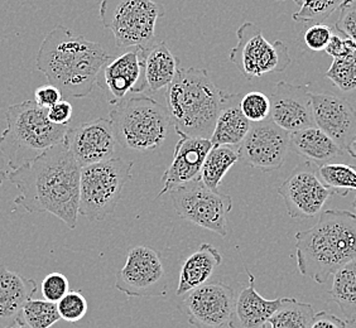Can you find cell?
<instances>
[{
	"instance_id": "obj_8",
	"label": "cell",
	"mask_w": 356,
	"mask_h": 328,
	"mask_svg": "<svg viewBox=\"0 0 356 328\" xmlns=\"http://www.w3.org/2000/svg\"><path fill=\"white\" fill-rule=\"evenodd\" d=\"M165 12L163 4L152 0H105L100 4V19L114 35L118 48L151 47Z\"/></svg>"
},
{
	"instance_id": "obj_29",
	"label": "cell",
	"mask_w": 356,
	"mask_h": 328,
	"mask_svg": "<svg viewBox=\"0 0 356 328\" xmlns=\"http://www.w3.org/2000/svg\"><path fill=\"white\" fill-rule=\"evenodd\" d=\"M318 176L322 183L334 195L348 196L349 192L356 191V167L350 164L327 163L318 167Z\"/></svg>"
},
{
	"instance_id": "obj_13",
	"label": "cell",
	"mask_w": 356,
	"mask_h": 328,
	"mask_svg": "<svg viewBox=\"0 0 356 328\" xmlns=\"http://www.w3.org/2000/svg\"><path fill=\"white\" fill-rule=\"evenodd\" d=\"M289 147L291 134L272 120H266L252 124L238 151L243 163L268 173L280 170L284 164Z\"/></svg>"
},
{
	"instance_id": "obj_40",
	"label": "cell",
	"mask_w": 356,
	"mask_h": 328,
	"mask_svg": "<svg viewBox=\"0 0 356 328\" xmlns=\"http://www.w3.org/2000/svg\"><path fill=\"white\" fill-rule=\"evenodd\" d=\"M72 114H74V108L65 99L47 110L49 122L56 125H69Z\"/></svg>"
},
{
	"instance_id": "obj_26",
	"label": "cell",
	"mask_w": 356,
	"mask_h": 328,
	"mask_svg": "<svg viewBox=\"0 0 356 328\" xmlns=\"http://www.w3.org/2000/svg\"><path fill=\"white\" fill-rule=\"evenodd\" d=\"M331 298L343 312L346 323L356 321V260L341 268L332 277Z\"/></svg>"
},
{
	"instance_id": "obj_39",
	"label": "cell",
	"mask_w": 356,
	"mask_h": 328,
	"mask_svg": "<svg viewBox=\"0 0 356 328\" xmlns=\"http://www.w3.org/2000/svg\"><path fill=\"white\" fill-rule=\"evenodd\" d=\"M63 100V95L61 91L52 86V85H43L41 88L35 89V101L38 106H41L43 109L48 110L52 108L54 105L60 103Z\"/></svg>"
},
{
	"instance_id": "obj_27",
	"label": "cell",
	"mask_w": 356,
	"mask_h": 328,
	"mask_svg": "<svg viewBox=\"0 0 356 328\" xmlns=\"http://www.w3.org/2000/svg\"><path fill=\"white\" fill-rule=\"evenodd\" d=\"M239 161L238 148L234 147H213L206 157L200 179L213 192H218L226 173Z\"/></svg>"
},
{
	"instance_id": "obj_41",
	"label": "cell",
	"mask_w": 356,
	"mask_h": 328,
	"mask_svg": "<svg viewBox=\"0 0 356 328\" xmlns=\"http://www.w3.org/2000/svg\"><path fill=\"white\" fill-rule=\"evenodd\" d=\"M309 328H348L346 327V321H343L341 318L336 317L335 315H331L329 312H318L316 313L311 327Z\"/></svg>"
},
{
	"instance_id": "obj_43",
	"label": "cell",
	"mask_w": 356,
	"mask_h": 328,
	"mask_svg": "<svg viewBox=\"0 0 356 328\" xmlns=\"http://www.w3.org/2000/svg\"><path fill=\"white\" fill-rule=\"evenodd\" d=\"M4 328H29L27 325L24 323V322L22 321L21 318H17L15 321L10 325V326H8V327Z\"/></svg>"
},
{
	"instance_id": "obj_30",
	"label": "cell",
	"mask_w": 356,
	"mask_h": 328,
	"mask_svg": "<svg viewBox=\"0 0 356 328\" xmlns=\"http://www.w3.org/2000/svg\"><path fill=\"white\" fill-rule=\"evenodd\" d=\"M22 321L29 328H49L61 320L57 304L44 300H31L22 309Z\"/></svg>"
},
{
	"instance_id": "obj_5",
	"label": "cell",
	"mask_w": 356,
	"mask_h": 328,
	"mask_svg": "<svg viewBox=\"0 0 356 328\" xmlns=\"http://www.w3.org/2000/svg\"><path fill=\"white\" fill-rule=\"evenodd\" d=\"M6 119L7 128L0 136V148L10 171L63 143L70 130L69 125L51 123L47 110L32 100L10 105Z\"/></svg>"
},
{
	"instance_id": "obj_42",
	"label": "cell",
	"mask_w": 356,
	"mask_h": 328,
	"mask_svg": "<svg viewBox=\"0 0 356 328\" xmlns=\"http://www.w3.org/2000/svg\"><path fill=\"white\" fill-rule=\"evenodd\" d=\"M7 161H6V157H4L3 151L0 148V185L3 183V181L7 178L8 173H9L7 171Z\"/></svg>"
},
{
	"instance_id": "obj_15",
	"label": "cell",
	"mask_w": 356,
	"mask_h": 328,
	"mask_svg": "<svg viewBox=\"0 0 356 328\" xmlns=\"http://www.w3.org/2000/svg\"><path fill=\"white\" fill-rule=\"evenodd\" d=\"M63 143L83 168L113 159L117 138L110 119L97 117L70 128Z\"/></svg>"
},
{
	"instance_id": "obj_17",
	"label": "cell",
	"mask_w": 356,
	"mask_h": 328,
	"mask_svg": "<svg viewBox=\"0 0 356 328\" xmlns=\"http://www.w3.org/2000/svg\"><path fill=\"white\" fill-rule=\"evenodd\" d=\"M315 124L343 151L356 139V111L343 97L311 92Z\"/></svg>"
},
{
	"instance_id": "obj_31",
	"label": "cell",
	"mask_w": 356,
	"mask_h": 328,
	"mask_svg": "<svg viewBox=\"0 0 356 328\" xmlns=\"http://www.w3.org/2000/svg\"><path fill=\"white\" fill-rule=\"evenodd\" d=\"M349 0H329V1H305L297 0L296 4L300 6V9L296 12L292 18L296 22L309 23L314 22L316 24H322L330 15L340 10L343 6H346Z\"/></svg>"
},
{
	"instance_id": "obj_20",
	"label": "cell",
	"mask_w": 356,
	"mask_h": 328,
	"mask_svg": "<svg viewBox=\"0 0 356 328\" xmlns=\"http://www.w3.org/2000/svg\"><path fill=\"white\" fill-rule=\"evenodd\" d=\"M249 284L240 290L234 307L230 328H267L272 315L281 307L282 298L266 300L255 289V277L248 269Z\"/></svg>"
},
{
	"instance_id": "obj_34",
	"label": "cell",
	"mask_w": 356,
	"mask_h": 328,
	"mask_svg": "<svg viewBox=\"0 0 356 328\" xmlns=\"http://www.w3.org/2000/svg\"><path fill=\"white\" fill-rule=\"evenodd\" d=\"M57 309L61 320L69 323H77L88 313V301L80 290H70L57 303Z\"/></svg>"
},
{
	"instance_id": "obj_33",
	"label": "cell",
	"mask_w": 356,
	"mask_h": 328,
	"mask_svg": "<svg viewBox=\"0 0 356 328\" xmlns=\"http://www.w3.org/2000/svg\"><path fill=\"white\" fill-rule=\"evenodd\" d=\"M240 109L250 123H261L270 115V100L263 92L252 91L241 97Z\"/></svg>"
},
{
	"instance_id": "obj_16",
	"label": "cell",
	"mask_w": 356,
	"mask_h": 328,
	"mask_svg": "<svg viewBox=\"0 0 356 328\" xmlns=\"http://www.w3.org/2000/svg\"><path fill=\"white\" fill-rule=\"evenodd\" d=\"M309 86L280 81L269 97L270 120L289 134L316 125Z\"/></svg>"
},
{
	"instance_id": "obj_19",
	"label": "cell",
	"mask_w": 356,
	"mask_h": 328,
	"mask_svg": "<svg viewBox=\"0 0 356 328\" xmlns=\"http://www.w3.org/2000/svg\"><path fill=\"white\" fill-rule=\"evenodd\" d=\"M142 61V81L134 92L156 94L167 89L177 75L178 62L165 42L152 44L151 47L139 48Z\"/></svg>"
},
{
	"instance_id": "obj_36",
	"label": "cell",
	"mask_w": 356,
	"mask_h": 328,
	"mask_svg": "<svg viewBox=\"0 0 356 328\" xmlns=\"http://www.w3.org/2000/svg\"><path fill=\"white\" fill-rule=\"evenodd\" d=\"M332 29L326 24H314L303 35L306 46L315 52L325 51L332 38Z\"/></svg>"
},
{
	"instance_id": "obj_10",
	"label": "cell",
	"mask_w": 356,
	"mask_h": 328,
	"mask_svg": "<svg viewBox=\"0 0 356 328\" xmlns=\"http://www.w3.org/2000/svg\"><path fill=\"white\" fill-rule=\"evenodd\" d=\"M172 204L181 219L226 238L227 215L233 210V199L209 190L201 179L192 181L170 193Z\"/></svg>"
},
{
	"instance_id": "obj_32",
	"label": "cell",
	"mask_w": 356,
	"mask_h": 328,
	"mask_svg": "<svg viewBox=\"0 0 356 328\" xmlns=\"http://www.w3.org/2000/svg\"><path fill=\"white\" fill-rule=\"evenodd\" d=\"M325 76L343 92H356V55L334 60Z\"/></svg>"
},
{
	"instance_id": "obj_23",
	"label": "cell",
	"mask_w": 356,
	"mask_h": 328,
	"mask_svg": "<svg viewBox=\"0 0 356 328\" xmlns=\"http://www.w3.org/2000/svg\"><path fill=\"white\" fill-rule=\"evenodd\" d=\"M221 263L222 256L216 247L207 243L201 244L199 250L191 254L182 264L176 294L185 295L206 284Z\"/></svg>"
},
{
	"instance_id": "obj_1",
	"label": "cell",
	"mask_w": 356,
	"mask_h": 328,
	"mask_svg": "<svg viewBox=\"0 0 356 328\" xmlns=\"http://www.w3.org/2000/svg\"><path fill=\"white\" fill-rule=\"evenodd\" d=\"M81 167L65 143L9 171L7 179L18 190L14 204L31 213L47 212L69 229L77 226Z\"/></svg>"
},
{
	"instance_id": "obj_3",
	"label": "cell",
	"mask_w": 356,
	"mask_h": 328,
	"mask_svg": "<svg viewBox=\"0 0 356 328\" xmlns=\"http://www.w3.org/2000/svg\"><path fill=\"white\" fill-rule=\"evenodd\" d=\"M297 267L303 277L325 284L336 272L356 260V216L327 210L309 230L296 233Z\"/></svg>"
},
{
	"instance_id": "obj_45",
	"label": "cell",
	"mask_w": 356,
	"mask_h": 328,
	"mask_svg": "<svg viewBox=\"0 0 356 328\" xmlns=\"http://www.w3.org/2000/svg\"><path fill=\"white\" fill-rule=\"evenodd\" d=\"M353 210H354L353 213H354V215L356 216V197L355 199H354V202H353Z\"/></svg>"
},
{
	"instance_id": "obj_12",
	"label": "cell",
	"mask_w": 356,
	"mask_h": 328,
	"mask_svg": "<svg viewBox=\"0 0 356 328\" xmlns=\"http://www.w3.org/2000/svg\"><path fill=\"white\" fill-rule=\"evenodd\" d=\"M278 195L292 219H309L321 212L334 192L322 183L318 167L307 161L298 164L278 187Z\"/></svg>"
},
{
	"instance_id": "obj_7",
	"label": "cell",
	"mask_w": 356,
	"mask_h": 328,
	"mask_svg": "<svg viewBox=\"0 0 356 328\" xmlns=\"http://www.w3.org/2000/svg\"><path fill=\"white\" fill-rule=\"evenodd\" d=\"M134 162L113 158L81 168L79 215L91 222L104 221L115 211L124 188L131 181Z\"/></svg>"
},
{
	"instance_id": "obj_37",
	"label": "cell",
	"mask_w": 356,
	"mask_h": 328,
	"mask_svg": "<svg viewBox=\"0 0 356 328\" xmlns=\"http://www.w3.org/2000/svg\"><path fill=\"white\" fill-rule=\"evenodd\" d=\"M335 28L337 32L345 35V38H349L356 43V8H353L351 1H348L346 6L340 9Z\"/></svg>"
},
{
	"instance_id": "obj_6",
	"label": "cell",
	"mask_w": 356,
	"mask_h": 328,
	"mask_svg": "<svg viewBox=\"0 0 356 328\" xmlns=\"http://www.w3.org/2000/svg\"><path fill=\"white\" fill-rule=\"evenodd\" d=\"M117 143L129 151H157L173 126L167 108L148 96L124 99L110 111Z\"/></svg>"
},
{
	"instance_id": "obj_21",
	"label": "cell",
	"mask_w": 356,
	"mask_h": 328,
	"mask_svg": "<svg viewBox=\"0 0 356 328\" xmlns=\"http://www.w3.org/2000/svg\"><path fill=\"white\" fill-rule=\"evenodd\" d=\"M240 101L241 96L225 91L213 136L210 138L213 147L239 148L240 144L244 142L252 123L241 113Z\"/></svg>"
},
{
	"instance_id": "obj_24",
	"label": "cell",
	"mask_w": 356,
	"mask_h": 328,
	"mask_svg": "<svg viewBox=\"0 0 356 328\" xmlns=\"http://www.w3.org/2000/svg\"><path fill=\"white\" fill-rule=\"evenodd\" d=\"M37 292L35 279H28L21 274L0 265V320L19 318L22 309L33 300Z\"/></svg>"
},
{
	"instance_id": "obj_25",
	"label": "cell",
	"mask_w": 356,
	"mask_h": 328,
	"mask_svg": "<svg viewBox=\"0 0 356 328\" xmlns=\"http://www.w3.org/2000/svg\"><path fill=\"white\" fill-rule=\"evenodd\" d=\"M291 147L297 154L318 167L345 154V151L317 126L291 134Z\"/></svg>"
},
{
	"instance_id": "obj_9",
	"label": "cell",
	"mask_w": 356,
	"mask_h": 328,
	"mask_svg": "<svg viewBox=\"0 0 356 328\" xmlns=\"http://www.w3.org/2000/svg\"><path fill=\"white\" fill-rule=\"evenodd\" d=\"M236 37L238 43L230 51L229 60L249 81L268 74L283 72L292 62L287 46L280 40L273 43L268 41L253 22L243 23L236 31Z\"/></svg>"
},
{
	"instance_id": "obj_18",
	"label": "cell",
	"mask_w": 356,
	"mask_h": 328,
	"mask_svg": "<svg viewBox=\"0 0 356 328\" xmlns=\"http://www.w3.org/2000/svg\"><path fill=\"white\" fill-rule=\"evenodd\" d=\"M177 136L179 139L173 151V159L162 176L163 188L158 193V197L200 179L206 157L213 149L210 139L187 137L182 133H177Z\"/></svg>"
},
{
	"instance_id": "obj_22",
	"label": "cell",
	"mask_w": 356,
	"mask_h": 328,
	"mask_svg": "<svg viewBox=\"0 0 356 328\" xmlns=\"http://www.w3.org/2000/svg\"><path fill=\"white\" fill-rule=\"evenodd\" d=\"M105 83L113 99L110 104L119 103L128 92H134L142 81V61L139 48H133L105 66Z\"/></svg>"
},
{
	"instance_id": "obj_4",
	"label": "cell",
	"mask_w": 356,
	"mask_h": 328,
	"mask_svg": "<svg viewBox=\"0 0 356 328\" xmlns=\"http://www.w3.org/2000/svg\"><path fill=\"white\" fill-rule=\"evenodd\" d=\"M225 91L213 83L204 69H178L165 89L167 111L176 133L210 139Z\"/></svg>"
},
{
	"instance_id": "obj_28",
	"label": "cell",
	"mask_w": 356,
	"mask_h": 328,
	"mask_svg": "<svg viewBox=\"0 0 356 328\" xmlns=\"http://www.w3.org/2000/svg\"><path fill=\"white\" fill-rule=\"evenodd\" d=\"M315 315L314 307L309 303L282 298L281 307L272 315L267 328H309Z\"/></svg>"
},
{
	"instance_id": "obj_14",
	"label": "cell",
	"mask_w": 356,
	"mask_h": 328,
	"mask_svg": "<svg viewBox=\"0 0 356 328\" xmlns=\"http://www.w3.org/2000/svg\"><path fill=\"white\" fill-rule=\"evenodd\" d=\"M233 288L221 281L206 283L184 300L188 323L195 328H222L232 320L235 307Z\"/></svg>"
},
{
	"instance_id": "obj_44",
	"label": "cell",
	"mask_w": 356,
	"mask_h": 328,
	"mask_svg": "<svg viewBox=\"0 0 356 328\" xmlns=\"http://www.w3.org/2000/svg\"><path fill=\"white\" fill-rule=\"evenodd\" d=\"M346 151L349 153L350 156L353 158H356V139L353 142V143L350 144L349 147H348V149Z\"/></svg>"
},
{
	"instance_id": "obj_2",
	"label": "cell",
	"mask_w": 356,
	"mask_h": 328,
	"mask_svg": "<svg viewBox=\"0 0 356 328\" xmlns=\"http://www.w3.org/2000/svg\"><path fill=\"white\" fill-rule=\"evenodd\" d=\"M113 56L97 42L76 35L63 26L54 28L38 49L35 66L63 97H86Z\"/></svg>"
},
{
	"instance_id": "obj_38",
	"label": "cell",
	"mask_w": 356,
	"mask_h": 328,
	"mask_svg": "<svg viewBox=\"0 0 356 328\" xmlns=\"http://www.w3.org/2000/svg\"><path fill=\"white\" fill-rule=\"evenodd\" d=\"M327 55L331 56L334 60L350 57L356 55V43L349 38H341L339 35H334L327 47L325 49Z\"/></svg>"
},
{
	"instance_id": "obj_11",
	"label": "cell",
	"mask_w": 356,
	"mask_h": 328,
	"mask_svg": "<svg viewBox=\"0 0 356 328\" xmlns=\"http://www.w3.org/2000/svg\"><path fill=\"white\" fill-rule=\"evenodd\" d=\"M115 287L131 298L165 297L168 281L161 254L148 246L131 247L115 275Z\"/></svg>"
},
{
	"instance_id": "obj_35",
	"label": "cell",
	"mask_w": 356,
	"mask_h": 328,
	"mask_svg": "<svg viewBox=\"0 0 356 328\" xmlns=\"http://www.w3.org/2000/svg\"><path fill=\"white\" fill-rule=\"evenodd\" d=\"M42 295L44 301L57 304L70 292L69 279L62 273H51L42 281Z\"/></svg>"
}]
</instances>
